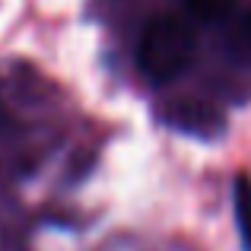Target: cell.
<instances>
[{"label":"cell","instance_id":"1","mask_svg":"<svg viewBox=\"0 0 251 251\" xmlns=\"http://www.w3.org/2000/svg\"><path fill=\"white\" fill-rule=\"evenodd\" d=\"M194 48L197 35L188 19L172 16V13L153 16L143 25L140 42H137V70L147 83L166 86L191 67Z\"/></svg>","mask_w":251,"mask_h":251},{"label":"cell","instance_id":"2","mask_svg":"<svg viewBox=\"0 0 251 251\" xmlns=\"http://www.w3.org/2000/svg\"><path fill=\"white\" fill-rule=\"evenodd\" d=\"M159 121L178 134L197 137V140H216L226 130V118L216 105L203 102V99H172L159 108Z\"/></svg>","mask_w":251,"mask_h":251},{"label":"cell","instance_id":"3","mask_svg":"<svg viewBox=\"0 0 251 251\" xmlns=\"http://www.w3.org/2000/svg\"><path fill=\"white\" fill-rule=\"evenodd\" d=\"M232 207H235V226L242 235V248L251 251V175H235L232 184Z\"/></svg>","mask_w":251,"mask_h":251},{"label":"cell","instance_id":"4","mask_svg":"<svg viewBox=\"0 0 251 251\" xmlns=\"http://www.w3.org/2000/svg\"><path fill=\"white\" fill-rule=\"evenodd\" d=\"M184 6H188L197 19H203V23H216V19L232 13L235 0H184Z\"/></svg>","mask_w":251,"mask_h":251},{"label":"cell","instance_id":"5","mask_svg":"<svg viewBox=\"0 0 251 251\" xmlns=\"http://www.w3.org/2000/svg\"><path fill=\"white\" fill-rule=\"evenodd\" d=\"M229 45H232L235 57L242 61H251V10H245L235 23V29L229 32Z\"/></svg>","mask_w":251,"mask_h":251}]
</instances>
